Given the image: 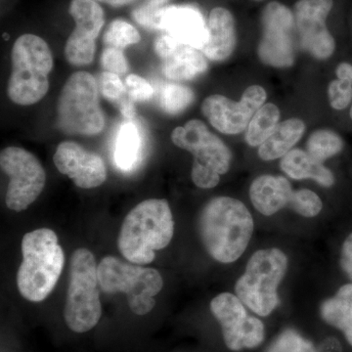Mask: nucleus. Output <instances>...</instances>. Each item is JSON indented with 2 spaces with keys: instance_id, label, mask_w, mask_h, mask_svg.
Returning <instances> with one entry per match:
<instances>
[{
  "instance_id": "1",
  "label": "nucleus",
  "mask_w": 352,
  "mask_h": 352,
  "mask_svg": "<svg viewBox=\"0 0 352 352\" xmlns=\"http://www.w3.org/2000/svg\"><path fill=\"white\" fill-rule=\"evenodd\" d=\"M201 242L210 256L232 263L244 254L254 233V219L241 201L217 197L201 210L198 220Z\"/></svg>"
},
{
  "instance_id": "2",
  "label": "nucleus",
  "mask_w": 352,
  "mask_h": 352,
  "mask_svg": "<svg viewBox=\"0 0 352 352\" xmlns=\"http://www.w3.org/2000/svg\"><path fill=\"white\" fill-rule=\"evenodd\" d=\"M175 220L168 201L150 199L132 208L122 222L118 245L129 263L144 265L155 259V252L170 245Z\"/></svg>"
},
{
  "instance_id": "3",
  "label": "nucleus",
  "mask_w": 352,
  "mask_h": 352,
  "mask_svg": "<svg viewBox=\"0 0 352 352\" xmlns=\"http://www.w3.org/2000/svg\"><path fill=\"white\" fill-rule=\"evenodd\" d=\"M23 261L17 274L18 289L25 300L43 302L56 286L65 264V254L54 231L39 228L22 240Z\"/></svg>"
},
{
  "instance_id": "4",
  "label": "nucleus",
  "mask_w": 352,
  "mask_h": 352,
  "mask_svg": "<svg viewBox=\"0 0 352 352\" xmlns=\"http://www.w3.org/2000/svg\"><path fill=\"white\" fill-rule=\"evenodd\" d=\"M53 69L50 45L36 34H23L11 51V75L7 94L13 103L30 106L38 103L50 90L48 76Z\"/></svg>"
},
{
  "instance_id": "5",
  "label": "nucleus",
  "mask_w": 352,
  "mask_h": 352,
  "mask_svg": "<svg viewBox=\"0 0 352 352\" xmlns=\"http://www.w3.org/2000/svg\"><path fill=\"white\" fill-rule=\"evenodd\" d=\"M57 124L69 135L94 136L104 131L105 113L98 83L91 74L76 72L65 83L58 98Z\"/></svg>"
},
{
  "instance_id": "6",
  "label": "nucleus",
  "mask_w": 352,
  "mask_h": 352,
  "mask_svg": "<svg viewBox=\"0 0 352 352\" xmlns=\"http://www.w3.org/2000/svg\"><path fill=\"white\" fill-rule=\"evenodd\" d=\"M288 264V256L281 250L254 252L236 283V296L254 314L268 316L279 305L278 287L286 275Z\"/></svg>"
},
{
  "instance_id": "7",
  "label": "nucleus",
  "mask_w": 352,
  "mask_h": 352,
  "mask_svg": "<svg viewBox=\"0 0 352 352\" xmlns=\"http://www.w3.org/2000/svg\"><path fill=\"white\" fill-rule=\"evenodd\" d=\"M97 268L94 254L88 250L78 249L72 254L64 318L73 332L87 333L100 320L102 305Z\"/></svg>"
},
{
  "instance_id": "8",
  "label": "nucleus",
  "mask_w": 352,
  "mask_h": 352,
  "mask_svg": "<svg viewBox=\"0 0 352 352\" xmlns=\"http://www.w3.org/2000/svg\"><path fill=\"white\" fill-rule=\"evenodd\" d=\"M99 285L104 293L127 296L129 308L136 315H145L155 307L154 296L163 289V278L154 268L124 263L116 256H106L98 264Z\"/></svg>"
},
{
  "instance_id": "9",
  "label": "nucleus",
  "mask_w": 352,
  "mask_h": 352,
  "mask_svg": "<svg viewBox=\"0 0 352 352\" xmlns=\"http://www.w3.org/2000/svg\"><path fill=\"white\" fill-rule=\"evenodd\" d=\"M1 170L9 177L6 206L23 212L34 203L45 186L46 175L38 157L20 147H7L0 154Z\"/></svg>"
},
{
  "instance_id": "10",
  "label": "nucleus",
  "mask_w": 352,
  "mask_h": 352,
  "mask_svg": "<svg viewBox=\"0 0 352 352\" xmlns=\"http://www.w3.org/2000/svg\"><path fill=\"white\" fill-rule=\"evenodd\" d=\"M210 307L221 326L224 342L231 351L254 349L263 342V322L248 314L237 296L219 294L210 302Z\"/></svg>"
},
{
  "instance_id": "11",
  "label": "nucleus",
  "mask_w": 352,
  "mask_h": 352,
  "mask_svg": "<svg viewBox=\"0 0 352 352\" xmlns=\"http://www.w3.org/2000/svg\"><path fill=\"white\" fill-rule=\"evenodd\" d=\"M261 23L263 38L258 50L259 59L276 68L291 67L295 61L294 13L284 4L270 2L263 9Z\"/></svg>"
},
{
  "instance_id": "12",
  "label": "nucleus",
  "mask_w": 352,
  "mask_h": 352,
  "mask_svg": "<svg viewBox=\"0 0 352 352\" xmlns=\"http://www.w3.org/2000/svg\"><path fill=\"white\" fill-rule=\"evenodd\" d=\"M69 13L75 21V29L65 46V57L73 66H87L94 62L105 13L94 0H72Z\"/></svg>"
},
{
  "instance_id": "13",
  "label": "nucleus",
  "mask_w": 352,
  "mask_h": 352,
  "mask_svg": "<svg viewBox=\"0 0 352 352\" xmlns=\"http://www.w3.org/2000/svg\"><path fill=\"white\" fill-rule=\"evenodd\" d=\"M266 97L265 90L259 85L248 87L238 102L223 95H210L201 104V112L215 129L233 135L247 129L252 116L263 107Z\"/></svg>"
},
{
  "instance_id": "14",
  "label": "nucleus",
  "mask_w": 352,
  "mask_h": 352,
  "mask_svg": "<svg viewBox=\"0 0 352 352\" xmlns=\"http://www.w3.org/2000/svg\"><path fill=\"white\" fill-rule=\"evenodd\" d=\"M171 140L177 147L193 155V166H203L220 175H226L230 168V150L201 120H191L184 126L176 127L171 133Z\"/></svg>"
},
{
  "instance_id": "15",
  "label": "nucleus",
  "mask_w": 352,
  "mask_h": 352,
  "mask_svg": "<svg viewBox=\"0 0 352 352\" xmlns=\"http://www.w3.org/2000/svg\"><path fill=\"white\" fill-rule=\"evenodd\" d=\"M333 6V0H300L294 9L300 46L317 59H327L335 51V39L326 25Z\"/></svg>"
},
{
  "instance_id": "16",
  "label": "nucleus",
  "mask_w": 352,
  "mask_h": 352,
  "mask_svg": "<svg viewBox=\"0 0 352 352\" xmlns=\"http://www.w3.org/2000/svg\"><path fill=\"white\" fill-rule=\"evenodd\" d=\"M53 162L59 173L71 178L80 188H96L107 178L103 159L73 141H65L58 146Z\"/></svg>"
},
{
  "instance_id": "17",
  "label": "nucleus",
  "mask_w": 352,
  "mask_h": 352,
  "mask_svg": "<svg viewBox=\"0 0 352 352\" xmlns=\"http://www.w3.org/2000/svg\"><path fill=\"white\" fill-rule=\"evenodd\" d=\"M155 51L164 61V74L168 80H191L208 69L207 57L201 50L179 43L168 34L156 39Z\"/></svg>"
},
{
  "instance_id": "18",
  "label": "nucleus",
  "mask_w": 352,
  "mask_h": 352,
  "mask_svg": "<svg viewBox=\"0 0 352 352\" xmlns=\"http://www.w3.org/2000/svg\"><path fill=\"white\" fill-rule=\"evenodd\" d=\"M161 31L179 43L203 50L208 38V23L198 7L168 6L161 18Z\"/></svg>"
},
{
  "instance_id": "19",
  "label": "nucleus",
  "mask_w": 352,
  "mask_h": 352,
  "mask_svg": "<svg viewBox=\"0 0 352 352\" xmlns=\"http://www.w3.org/2000/svg\"><path fill=\"white\" fill-rule=\"evenodd\" d=\"M294 194L291 183L283 176H258L250 188L252 206L265 217L277 214L287 207L291 208Z\"/></svg>"
},
{
  "instance_id": "20",
  "label": "nucleus",
  "mask_w": 352,
  "mask_h": 352,
  "mask_svg": "<svg viewBox=\"0 0 352 352\" xmlns=\"http://www.w3.org/2000/svg\"><path fill=\"white\" fill-rule=\"evenodd\" d=\"M208 38L201 52L210 61L221 62L230 57L236 44L235 20L232 13L223 7L210 11L208 21Z\"/></svg>"
},
{
  "instance_id": "21",
  "label": "nucleus",
  "mask_w": 352,
  "mask_h": 352,
  "mask_svg": "<svg viewBox=\"0 0 352 352\" xmlns=\"http://www.w3.org/2000/svg\"><path fill=\"white\" fill-rule=\"evenodd\" d=\"M280 168L293 179H311L324 187H332L335 184V176L331 170L302 150H291L285 155Z\"/></svg>"
},
{
  "instance_id": "22",
  "label": "nucleus",
  "mask_w": 352,
  "mask_h": 352,
  "mask_svg": "<svg viewBox=\"0 0 352 352\" xmlns=\"http://www.w3.org/2000/svg\"><path fill=\"white\" fill-rule=\"evenodd\" d=\"M305 129V122L295 118L280 122L270 138L259 146V157L263 161L283 157L300 141Z\"/></svg>"
},
{
  "instance_id": "23",
  "label": "nucleus",
  "mask_w": 352,
  "mask_h": 352,
  "mask_svg": "<svg viewBox=\"0 0 352 352\" xmlns=\"http://www.w3.org/2000/svg\"><path fill=\"white\" fill-rule=\"evenodd\" d=\"M320 314L326 323L344 333L352 346V284L340 287L333 298L322 303Z\"/></svg>"
},
{
  "instance_id": "24",
  "label": "nucleus",
  "mask_w": 352,
  "mask_h": 352,
  "mask_svg": "<svg viewBox=\"0 0 352 352\" xmlns=\"http://www.w3.org/2000/svg\"><path fill=\"white\" fill-rule=\"evenodd\" d=\"M143 139L138 126L131 120L120 126L115 143L113 159L120 170L136 168L142 157Z\"/></svg>"
},
{
  "instance_id": "25",
  "label": "nucleus",
  "mask_w": 352,
  "mask_h": 352,
  "mask_svg": "<svg viewBox=\"0 0 352 352\" xmlns=\"http://www.w3.org/2000/svg\"><path fill=\"white\" fill-rule=\"evenodd\" d=\"M280 119V111L274 104H265L258 109L252 120L245 132V141L252 147L261 146L278 126Z\"/></svg>"
},
{
  "instance_id": "26",
  "label": "nucleus",
  "mask_w": 352,
  "mask_h": 352,
  "mask_svg": "<svg viewBox=\"0 0 352 352\" xmlns=\"http://www.w3.org/2000/svg\"><path fill=\"white\" fill-rule=\"evenodd\" d=\"M342 149L344 140L339 134L328 129L314 131L308 138L307 143L308 154L322 164L326 160L339 154Z\"/></svg>"
},
{
  "instance_id": "27",
  "label": "nucleus",
  "mask_w": 352,
  "mask_h": 352,
  "mask_svg": "<svg viewBox=\"0 0 352 352\" xmlns=\"http://www.w3.org/2000/svg\"><path fill=\"white\" fill-rule=\"evenodd\" d=\"M338 80H333L328 88L329 100L336 110H344L352 100V66L340 63L338 66Z\"/></svg>"
},
{
  "instance_id": "28",
  "label": "nucleus",
  "mask_w": 352,
  "mask_h": 352,
  "mask_svg": "<svg viewBox=\"0 0 352 352\" xmlns=\"http://www.w3.org/2000/svg\"><path fill=\"white\" fill-rule=\"evenodd\" d=\"M140 39V34L133 25L126 21L116 19L108 25L104 34V47L124 50L132 44H138Z\"/></svg>"
},
{
  "instance_id": "29",
  "label": "nucleus",
  "mask_w": 352,
  "mask_h": 352,
  "mask_svg": "<svg viewBox=\"0 0 352 352\" xmlns=\"http://www.w3.org/2000/svg\"><path fill=\"white\" fill-rule=\"evenodd\" d=\"M170 0H143L132 10V19L150 31H161V18Z\"/></svg>"
},
{
  "instance_id": "30",
  "label": "nucleus",
  "mask_w": 352,
  "mask_h": 352,
  "mask_svg": "<svg viewBox=\"0 0 352 352\" xmlns=\"http://www.w3.org/2000/svg\"><path fill=\"white\" fill-rule=\"evenodd\" d=\"M194 97L191 88L178 83H168L163 88L162 106L166 113L177 115L191 105Z\"/></svg>"
},
{
  "instance_id": "31",
  "label": "nucleus",
  "mask_w": 352,
  "mask_h": 352,
  "mask_svg": "<svg viewBox=\"0 0 352 352\" xmlns=\"http://www.w3.org/2000/svg\"><path fill=\"white\" fill-rule=\"evenodd\" d=\"M266 352H317L312 342L296 331L285 330L270 344Z\"/></svg>"
},
{
  "instance_id": "32",
  "label": "nucleus",
  "mask_w": 352,
  "mask_h": 352,
  "mask_svg": "<svg viewBox=\"0 0 352 352\" xmlns=\"http://www.w3.org/2000/svg\"><path fill=\"white\" fill-rule=\"evenodd\" d=\"M323 208L320 197L309 189L296 190L291 210L302 217H314L320 214Z\"/></svg>"
},
{
  "instance_id": "33",
  "label": "nucleus",
  "mask_w": 352,
  "mask_h": 352,
  "mask_svg": "<svg viewBox=\"0 0 352 352\" xmlns=\"http://www.w3.org/2000/svg\"><path fill=\"white\" fill-rule=\"evenodd\" d=\"M100 89L107 100L118 104L126 94V85H124L119 75L104 71L100 76Z\"/></svg>"
},
{
  "instance_id": "34",
  "label": "nucleus",
  "mask_w": 352,
  "mask_h": 352,
  "mask_svg": "<svg viewBox=\"0 0 352 352\" xmlns=\"http://www.w3.org/2000/svg\"><path fill=\"white\" fill-rule=\"evenodd\" d=\"M126 94L129 98L135 102L150 100L154 94V89L149 82L138 75H129L126 80Z\"/></svg>"
},
{
  "instance_id": "35",
  "label": "nucleus",
  "mask_w": 352,
  "mask_h": 352,
  "mask_svg": "<svg viewBox=\"0 0 352 352\" xmlns=\"http://www.w3.org/2000/svg\"><path fill=\"white\" fill-rule=\"evenodd\" d=\"M101 65L105 72L122 75L129 69L126 57L124 56V50L117 48L104 47L101 55Z\"/></svg>"
},
{
  "instance_id": "36",
  "label": "nucleus",
  "mask_w": 352,
  "mask_h": 352,
  "mask_svg": "<svg viewBox=\"0 0 352 352\" xmlns=\"http://www.w3.org/2000/svg\"><path fill=\"white\" fill-rule=\"evenodd\" d=\"M340 267L352 282V233L347 236L340 251Z\"/></svg>"
},
{
  "instance_id": "37",
  "label": "nucleus",
  "mask_w": 352,
  "mask_h": 352,
  "mask_svg": "<svg viewBox=\"0 0 352 352\" xmlns=\"http://www.w3.org/2000/svg\"><path fill=\"white\" fill-rule=\"evenodd\" d=\"M117 106L119 107L122 115L124 116L126 119L129 120L134 119L136 115L135 106H134V102L129 98V95L126 94V96L117 104Z\"/></svg>"
},
{
  "instance_id": "38",
  "label": "nucleus",
  "mask_w": 352,
  "mask_h": 352,
  "mask_svg": "<svg viewBox=\"0 0 352 352\" xmlns=\"http://www.w3.org/2000/svg\"><path fill=\"white\" fill-rule=\"evenodd\" d=\"M342 349L339 340L335 338H328L324 340L319 346L318 352H342Z\"/></svg>"
},
{
  "instance_id": "39",
  "label": "nucleus",
  "mask_w": 352,
  "mask_h": 352,
  "mask_svg": "<svg viewBox=\"0 0 352 352\" xmlns=\"http://www.w3.org/2000/svg\"><path fill=\"white\" fill-rule=\"evenodd\" d=\"M94 1L103 2V3L108 4V6L113 7H120L129 6V4L136 1V0H94Z\"/></svg>"
},
{
  "instance_id": "40",
  "label": "nucleus",
  "mask_w": 352,
  "mask_h": 352,
  "mask_svg": "<svg viewBox=\"0 0 352 352\" xmlns=\"http://www.w3.org/2000/svg\"><path fill=\"white\" fill-rule=\"evenodd\" d=\"M3 38H6V41H8V39H9L8 34H3Z\"/></svg>"
},
{
  "instance_id": "41",
  "label": "nucleus",
  "mask_w": 352,
  "mask_h": 352,
  "mask_svg": "<svg viewBox=\"0 0 352 352\" xmlns=\"http://www.w3.org/2000/svg\"><path fill=\"white\" fill-rule=\"evenodd\" d=\"M349 115H351V120H352V106H351V111H349Z\"/></svg>"
},
{
  "instance_id": "42",
  "label": "nucleus",
  "mask_w": 352,
  "mask_h": 352,
  "mask_svg": "<svg viewBox=\"0 0 352 352\" xmlns=\"http://www.w3.org/2000/svg\"><path fill=\"white\" fill-rule=\"evenodd\" d=\"M258 1H259V0H258Z\"/></svg>"
}]
</instances>
